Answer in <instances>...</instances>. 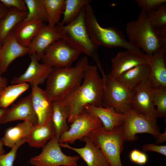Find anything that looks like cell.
Here are the masks:
<instances>
[{
	"label": "cell",
	"instance_id": "6da1fadb",
	"mask_svg": "<svg viewBox=\"0 0 166 166\" xmlns=\"http://www.w3.org/2000/svg\"><path fill=\"white\" fill-rule=\"evenodd\" d=\"M104 85L103 79L98 72L97 67L89 65L85 71L81 84L60 101L69 107L68 124L72 123L84 110L86 105L102 107Z\"/></svg>",
	"mask_w": 166,
	"mask_h": 166
},
{
	"label": "cell",
	"instance_id": "7a4b0ae2",
	"mask_svg": "<svg viewBox=\"0 0 166 166\" xmlns=\"http://www.w3.org/2000/svg\"><path fill=\"white\" fill-rule=\"evenodd\" d=\"M89 65L88 58L85 56L74 66L53 68L46 80L45 90L50 100L53 103L62 101L81 84Z\"/></svg>",
	"mask_w": 166,
	"mask_h": 166
},
{
	"label": "cell",
	"instance_id": "3957f363",
	"mask_svg": "<svg viewBox=\"0 0 166 166\" xmlns=\"http://www.w3.org/2000/svg\"><path fill=\"white\" fill-rule=\"evenodd\" d=\"M125 32L128 42L148 56H151L166 46L157 30L151 25L147 14L141 10L136 20L127 23Z\"/></svg>",
	"mask_w": 166,
	"mask_h": 166
},
{
	"label": "cell",
	"instance_id": "277c9868",
	"mask_svg": "<svg viewBox=\"0 0 166 166\" xmlns=\"http://www.w3.org/2000/svg\"><path fill=\"white\" fill-rule=\"evenodd\" d=\"M85 23L88 34L97 46H103L109 48L117 47L124 48L140 53L141 50L128 42L123 33L116 27L104 28L98 23L90 4L85 6Z\"/></svg>",
	"mask_w": 166,
	"mask_h": 166
},
{
	"label": "cell",
	"instance_id": "5b68a950",
	"mask_svg": "<svg viewBox=\"0 0 166 166\" xmlns=\"http://www.w3.org/2000/svg\"><path fill=\"white\" fill-rule=\"evenodd\" d=\"M85 15L84 6L74 21L64 25L62 39L81 53H84L91 58L98 66L104 79L106 75L102 68L98 47L94 44L88 34L85 23Z\"/></svg>",
	"mask_w": 166,
	"mask_h": 166
},
{
	"label": "cell",
	"instance_id": "8992f818",
	"mask_svg": "<svg viewBox=\"0 0 166 166\" xmlns=\"http://www.w3.org/2000/svg\"><path fill=\"white\" fill-rule=\"evenodd\" d=\"M88 135L102 151L110 166H123L121 158L124 141L122 125L110 131L103 126L92 130Z\"/></svg>",
	"mask_w": 166,
	"mask_h": 166
},
{
	"label": "cell",
	"instance_id": "52a82bcc",
	"mask_svg": "<svg viewBox=\"0 0 166 166\" xmlns=\"http://www.w3.org/2000/svg\"><path fill=\"white\" fill-rule=\"evenodd\" d=\"M102 107L113 108L119 113L126 114L132 109L131 101L135 93L134 89H131L106 75Z\"/></svg>",
	"mask_w": 166,
	"mask_h": 166
},
{
	"label": "cell",
	"instance_id": "ba28073f",
	"mask_svg": "<svg viewBox=\"0 0 166 166\" xmlns=\"http://www.w3.org/2000/svg\"><path fill=\"white\" fill-rule=\"evenodd\" d=\"M61 147L54 136L42 147L41 152L31 158L29 162L34 166H77L79 156L67 155Z\"/></svg>",
	"mask_w": 166,
	"mask_h": 166
},
{
	"label": "cell",
	"instance_id": "9c48e42d",
	"mask_svg": "<svg viewBox=\"0 0 166 166\" xmlns=\"http://www.w3.org/2000/svg\"><path fill=\"white\" fill-rule=\"evenodd\" d=\"M81 53L61 39L46 48L41 60L43 63L52 68L70 67Z\"/></svg>",
	"mask_w": 166,
	"mask_h": 166
},
{
	"label": "cell",
	"instance_id": "30bf717a",
	"mask_svg": "<svg viewBox=\"0 0 166 166\" xmlns=\"http://www.w3.org/2000/svg\"><path fill=\"white\" fill-rule=\"evenodd\" d=\"M122 125L124 141L132 142L139 133H147L156 138L160 133L157 122L135 112L132 109L126 114Z\"/></svg>",
	"mask_w": 166,
	"mask_h": 166
},
{
	"label": "cell",
	"instance_id": "8fae6325",
	"mask_svg": "<svg viewBox=\"0 0 166 166\" xmlns=\"http://www.w3.org/2000/svg\"><path fill=\"white\" fill-rule=\"evenodd\" d=\"M71 124L68 130L61 135L59 143L73 144L88 136L92 130L103 126L99 119L91 117L85 109Z\"/></svg>",
	"mask_w": 166,
	"mask_h": 166
},
{
	"label": "cell",
	"instance_id": "7c38bea8",
	"mask_svg": "<svg viewBox=\"0 0 166 166\" xmlns=\"http://www.w3.org/2000/svg\"><path fill=\"white\" fill-rule=\"evenodd\" d=\"M152 86L149 78L136 87L131 101L132 109L155 122L158 118L152 95Z\"/></svg>",
	"mask_w": 166,
	"mask_h": 166
},
{
	"label": "cell",
	"instance_id": "4fadbf2b",
	"mask_svg": "<svg viewBox=\"0 0 166 166\" xmlns=\"http://www.w3.org/2000/svg\"><path fill=\"white\" fill-rule=\"evenodd\" d=\"M63 27L60 22L53 27L45 24L28 47L29 55L35 53L38 61L41 60L46 48L54 42L62 38Z\"/></svg>",
	"mask_w": 166,
	"mask_h": 166
},
{
	"label": "cell",
	"instance_id": "5bb4252c",
	"mask_svg": "<svg viewBox=\"0 0 166 166\" xmlns=\"http://www.w3.org/2000/svg\"><path fill=\"white\" fill-rule=\"evenodd\" d=\"M112 69L109 74L116 79L124 72L137 66L148 64V56L144 53L126 50L120 52L111 60Z\"/></svg>",
	"mask_w": 166,
	"mask_h": 166
},
{
	"label": "cell",
	"instance_id": "9a60e30c",
	"mask_svg": "<svg viewBox=\"0 0 166 166\" xmlns=\"http://www.w3.org/2000/svg\"><path fill=\"white\" fill-rule=\"evenodd\" d=\"M29 56L30 61L26 70L20 75L14 77L12 85L28 83L31 87L38 86L46 80L53 68L39 63L35 53Z\"/></svg>",
	"mask_w": 166,
	"mask_h": 166
},
{
	"label": "cell",
	"instance_id": "2e32d148",
	"mask_svg": "<svg viewBox=\"0 0 166 166\" xmlns=\"http://www.w3.org/2000/svg\"><path fill=\"white\" fill-rule=\"evenodd\" d=\"M80 140L85 143L83 147H73L68 143L59 144L61 147L72 150L77 153L85 161L87 166H110L102 151L94 144L88 135Z\"/></svg>",
	"mask_w": 166,
	"mask_h": 166
},
{
	"label": "cell",
	"instance_id": "e0dca14e",
	"mask_svg": "<svg viewBox=\"0 0 166 166\" xmlns=\"http://www.w3.org/2000/svg\"><path fill=\"white\" fill-rule=\"evenodd\" d=\"M28 47L21 45L16 39L12 31L2 42L0 51V73L1 74L7 70L10 64L17 58L28 54Z\"/></svg>",
	"mask_w": 166,
	"mask_h": 166
},
{
	"label": "cell",
	"instance_id": "ac0fdd59",
	"mask_svg": "<svg viewBox=\"0 0 166 166\" xmlns=\"http://www.w3.org/2000/svg\"><path fill=\"white\" fill-rule=\"evenodd\" d=\"M22 120L34 125L38 124L37 119L33 107L30 94L21 98L9 108L1 124Z\"/></svg>",
	"mask_w": 166,
	"mask_h": 166
},
{
	"label": "cell",
	"instance_id": "d6986e66",
	"mask_svg": "<svg viewBox=\"0 0 166 166\" xmlns=\"http://www.w3.org/2000/svg\"><path fill=\"white\" fill-rule=\"evenodd\" d=\"M166 50L164 46L152 55H148L150 66L148 78L152 88H166Z\"/></svg>",
	"mask_w": 166,
	"mask_h": 166
},
{
	"label": "cell",
	"instance_id": "ffe728a7",
	"mask_svg": "<svg viewBox=\"0 0 166 166\" xmlns=\"http://www.w3.org/2000/svg\"><path fill=\"white\" fill-rule=\"evenodd\" d=\"M30 93L34 110L36 115L38 124H44L51 121L53 112V102L45 90L38 86L31 87Z\"/></svg>",
	"mask_w": 166,
	"mask_h": 166
},
{
	"label": "cell",
	"instance_id": "44dd1931",
	"mask_svg": "<svg viewBox=\"0 0 166 166\" xmlns=\"http://www.w3.org/2000/svg\"><path fill=\"white\" fill-rule=\"evenodd\" d=\"M84 109L91 117L99 119L103 127L108 131L122 125L126 117V115L117 113L111 107H97L87 105L84 106Z\"/></svg>",
	"mask_w": 166,
	"mask_h": 166
},
{
	"label": "cell",
	"instance_id": "7402d4cb",
	"mask_svg": "<svg viewBox=\"0 0 166 166\" xmlns=\"http://www.w3.org/2000/svg\"><path fill=\"white\" fill-rule=\"evenodd\" d=\"M45 24L37 19L23 20L18 24L12 31L16 39L21 45L28 47Z\"/></svg>",
	"mask_w": 166,
	"mask_h": 166
},
{
	"label": "cell",
	"instance_id": "603a6c76",
	"mask_svg": "<svg viewBox=\"0 0 166 166\" xmlns=\"http://www.w3.org/2000/svg\"><path fill=\"white\" fill-rule=\"evenodd\" d=\"M148 64L136 66L122 73L115 80L131 89L136 87L149 78Z\"/></svg>",
	"mask_w": 166,
	"mask_h": 166
},
{
	"label": "cell",
	"instance_id": "cb8c5ba5",
	"mask_svg": "<svg viewBox=\"0 0 166 166\" xmlns=\"http://www.w3.org/2000/svg\"><path fill=\"white\" fill-rule=\"evenodd\" d=\"M54 136L55 130L51 120L43 124L34 125L27 142L32 147L42 148Z\"/></svg>",
	"mask_w": 166,
	"mask_h": 166
},
{
	"label": "cell",
	"instance_id": "d4e9b609",
	"mask_svg": "<svg viewBox=\"0 0 166 166\" xmlns=\"http://www.w3.org/2000/svg\"><path fill=\"white\" fill-rule=\"evenodd\" d=\"M69 113V107L60 101L53 103L51 120L55 130V136L58 140L61 135L69 129L67 121Z\"/></svg>",
	"mask_w": 166,
	"mask_h": 166
},
{
	"label": "cell",
	"instance_id": "484cf974",
	"mask_svg": "<svg viewBox=\"0 0 166 166\" xmlns=\"http://www.w3.org/2000/svg\"><path fill=\"white\" fill-rule=\"evenodd\" d=\"M34 125L29 122L23 121L8 128L1 139L4 145L11 148L19 140L28 138Z\"/></svg>",
	"mask_w": 166,
	"mask_h": 166
},
{
	"label": "cell",
	"instance_id": "4316f807",
	"mask_svg": "<svg viewBox=\"0 0 166 166\" xmlns=\"http://www.w3.org/2000/svg\"><path fill=\"white\" fill-rule=\"evenodd\" d=\"M27 12H24L14 8H8L4 17L0 21V41L3 40L19 22L26 18Z\"/></svg>",
	"mask_w": 166,
	"mask_h": 166
},
{
	"label": "cell",
	"instance_id": "83f0119b",
	"mask_svg": "<svg viewBox=\"0 0 166 166\" xmlns=\"http://www.w3.org/2000/svg\"><path fill=\"white\" fill-rule=\"evenodd\" d=\"M28 83L12 85L5 87L0 94V108H7L29 88Z\"/></svg>",
	"mask_w": 166,
	"mask_h": 166
},
{
	"label": "cell",
	"instance_id": "f1b7e54d",
	"mask_svg": "<svg viewBox=\"0 0 166 166\" xmlns=\"http://www.w3.org/2000/svg\"><path fill=\"white\" fill-rule=\"evenodd\" d=\"M45 9L48 25L53 27L59 23L65 8V0H43Z\"/></svg>",
	"mask_w": 166,
	"mask_h": 166
},
{
	"label": "cell",
	"instance_id": "f546056e",
	"mask_svg": "<svg viewBox=\"0 0 166 166\" xmlns=\"http://www.w3.org/2000/svg\"><path fill=\"white\" fill-rule=\"evenodd\" d=\"M91 2V0H65L63 18L60 23L65 25L73 22L78 16L82 9Z\"/></svg>",
	"mask_w": 166,
	"mask_h": 166
},
{
	"label": "cell",
	"instance_id": "4dcf8cb0",
	"mask_svg": "<svg viewBox=\"0 0 166 166\" xmlns=\"http://www.w3.org/2000/svg\"><path fill=\"white\" fill-rule=\"evenodd\" d=\"M27 10L25 21L37 19L47 22V15L43 0H24Z\"/></svg>",
	"mask_w": 166,
	"mask_h": 166
},
{
	"label": "cell",
	"instance_id": "1f68e13d",
	"mask_svg": "<svg viewBox=\"0 0 166 166\" xmlns=\"http://www.w3.org/2000/svg\"><path fill=\"white\" fill-rule=\"evenodd\" d=\"M153 104L156 106L158 118H166V88H152Z\"/></svg>",
	"mask_w": 166,
	"mask_h": 166
},
{
	"label": "cell",
	"instance_id": "d6a6232c",
	"mask_svg": "<svg viewBox=\"0 0 166 166\" xmlns=\"http://www.w3.org/2000/svg\"><path fill=\"white\" fill-rule=\"evenodd\" d=\"M147 14L149 21L153 28L157 29L166 26L165 3Z\"/></svg>",
	"mask_w": 166,
	"mask_h": 166
},
{
	"label": "cell",
	"instance_id": "836d02e7",
	"mask_svg": "<svg viewBox=\"0 0 166 166\" xmlns=\"http://www.w3.org/2000/svg\"><path fill=\"white\" fill-rule=\"evenodd\" d=\"M28 138L18 142L11 150L6 154H0V166H13L17 151L23 144L27 142Z\"/></svg>",
	"mask_w": 166,
	"mask_h": 166
},
{
	"label": "cell",
	"instance_id": "e575fe53",
	"mask_svg": "<svg viewBox=\"0 0 166 166\" xmlns=\"http://www.w3.org/2000/svg\"><path fill=\"white\" fill-rule=\"evenodd\" d=\"M141 10L147 13L155 10L166 2V0H136Z\"/></svg>",
	"mask_w": 166,
	"mask_h": 166
},
{
	"label": "cell",
	"instance_id": "d590c367",
	"mask_svg": "<svg viewBox=\"0 0 166 166\" xmlns=\"http://www.w3.org/2000/svg\"><path fill=\"white\" fill-rule=\"evenodd\" d=\"M0 2L6 8H14L19 10L27 12L24 0H0Z\"/></svg>",
	"mask_w": 166,
	"mask_h": 166
},
{
	"label": "cell",
	"instance_id": "8d00e7d4",
	"mask_svg": "<svg viewBox=\"0 0 166 166\" xmlns=\"http://www.w3.org/2000/svg\"><path fill=\"white\" fill-rule=\"evenodd\" d=\"M142 149L144 152L153 151L166 156V145H158L152 144H147L143 146Z\"/></svg>",
	"mask_w": 166,
	"mask_h": 166
},
{
	"label": "cell",
	"instance_id": "74e56055",
	"mask_svg": "<svg viewBox=\"0 0 166 166\" xmlns=\"http://www.w3.org/2000/svg\"><path fill=\"white\" fill-rule=\"evenodd\" d=\"M141 152L139 150L136 149L132 150L129 155L131 161L136 164Z\"/></svg>",
	"mask_w": 166,
	"mask_h": 166
},
{
	"label": "cell",
	"instance_id": "f35d334b",
	"mask_svg": "<svg viewBox=\"0 0 166 166\" xmlns=\"http://www.w3.org/2000/svg\"><path fill=\"white\" fill-rule=\"evenodd\" d=\"M148 157L144 153L141 152L136 164L140 165L144 164L147 162Z\"/></svg>",
	"mask_w": 166,
	"mask_h": 166
},
{
	"label": "cell",
	"instance_id": "ab89813d",
	"mask_svg": "<svg viewBox=\"0 0 166 166\" xmlns=\"http://www.w3.org/2000/svg\"><path fill=\"white\" fill-rule=\"evenodd\" d=\"M156 144H160L164 142L166 140V130L163 133H160L156 138Z\"/></svg>",
	"mask_w": 166,
	"mask_h": 166
},
{
	"label": "cell",
	"instance_id": "60d3db41",
	"mask_svg": "<svg viewBox=\"0 0 166 166\" xmlns=\"http://www.w3.org/2000/svg\"><path fill=\"white\" fill-rule=\"evenodd\" d=\"M8 8L0 2V21L6 14Z\"/></svg>",
	"mask_w": 166,
	"mask_h": 166
},
{
	"label": "cell",
	"instance_id": "b9f144b4",
	"mask_svg": "<svg viewBox=\"0 0 166 166\" xmlns=\"http://www.w3.org/2000/svg\"><path fill=\"white\" fill-rule=\"evenodd\" d=\"M7 86V79L6 78L2 77L0 73V87L5 88Z\"/></svg>",
	"mask_w": 166,
	"mask_h": 166
},
{
	"label": "cell",
	"instance_id": "7bdbcfd3",
	"mask_svg": "<svg viewBox=\"0 0 166 166\" xmlns=\"http://www.w3.org/2000/svg\"><path fill=\"white\" fill-rule=\"evenodd\" d=\"M8 109V108H0V124H1L2 121L7 113Z\"/></svg>",
	"mask_w": 166,
	"mask_h": 166
},
{
	"label": "cell",
	"instance_id": "ee69618b",
	"mask_svg": "<svg viewBox=\"0 0 166 166\" xmlns=\"http://www.w3.org/2000/svg\"><path fill=\"white\" fill-rule=\"evenodd\" d=\"M4 144L1 139H0V154L5 153V151L3 148Z\"/></svg>",
	"mask_w": 166,
	"mask_h": 166
},
{
	"label": "cell",
	"instance_id": "f6af8a7d",
	"mask_svg": "<svg viewBox=\"0 0 166 166\" xmlns=\"http://www.w3.org/2000/svg\"><path fill=\"white\" fill-rule=\"evenodd\" d=\"M4 88H3V87H0V94L1 93V92L2 91V90Z\"/></svg>",
	"mask_w": 166,
	"mask_h": 166
},
{
	"label": "cell",
	"instance_id": "bcb514c9",
	"mask_svg": "<svg viewBox=\"0 0 166 166\" xmlns=\"http://www.w3.org/2000/svg\"><path fill=\"white\" fill-rule=\"evenodd\" d=\"M2 42L0 41V51L2 45Z\"/></svg>",
	"mask_w": 166,
	"mask_h": 166
},
{
	"label": "cell",
	"instance_id": "7dc6e473",
	"mask_svg": "<svg viewBox=\"0 0 166 166\" xmlns=\"http://www.w3.org/2000/svg\"><path fill=\"white\" fill-rule=\"evenodd\" d=\"M77 166H80L78 165Z\"/></svg>",
	"mask_w": 166,
	"mask_h": 166
}]
</instances>
